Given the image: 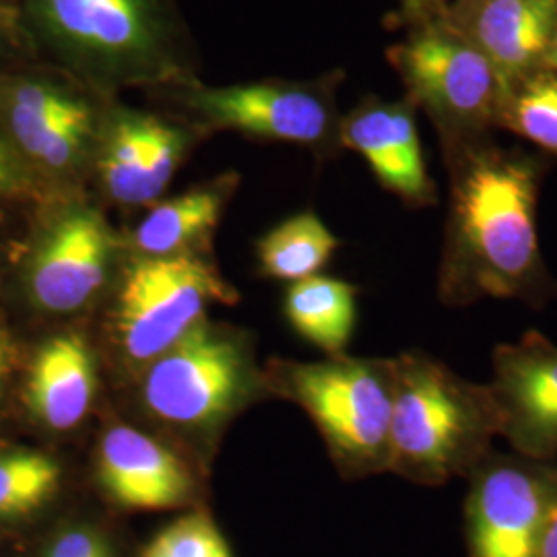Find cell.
<instances>
[{
    "label": "cell",
    "instance_id": "6da1fadb",
    "mask_svg": "<svg viewBox=\"0 0 557 557\" xmlns=\"http://www.w3.org/2000/svg\"><path fill=\"white\" fill-rule=\"evenodd\" d=\"M541 165L499 149H460L453 160L450 215L438 271V299L467 308L515 299L545 308L557 281L541 255Z\"/></svg>",
    "mask_w": 557,
    "mask_h": 557
},
{
    "label": "cell",
    "instance_id": "7a4b0ae2",
    "mask_svg": "<svg viewBox=\"0 0 557 557\" xmlns=\"http://www.w3.org/2000/svg\"><path fill=\"white\" fill-rule=\"evenodd\" d=\"M498 436V407L487 384L462 379L423 351L393 361L391 471L430 487L467 479Z\"/></svg>",
    "mask_w": 557,
    "mask_h": 557
},
{
    "label": "cell",
    "instance_id": "3957f363",
    "mask_svg": "<svg viewBox=\"0 0 557 557\" xmlns=\"http://www.w3.org/2000/svg\"><path fill=\"white\" fill-rule=\"evenodd\" d=\"M283 384L317 423L345 473L388 469L393 361L337 356L289 363L283 368Z\"/></svg>",
    "mask_w": 557,
    "mask_h": 557
},
{
    "label": "cell",
    "instance_id": "277c9868",
    "mask_svg": "<svg viewBox=\"0 0 557 557\" xmlns=\"http://www.w3.org/2000/svg\"><path fill=\"white\" fill-rule=\"evenodd\" d=\"M556 496V462L494 448L467 478L469 557H541Z\"/></svg>",
    "mask_w": 557,
    "mask_h": 557
},
{
    "label": "cell",
    "instance_id": "5b68a950",
    "mask_svg": "<svg viewBox=\"0 0 557 557\" xmlns=\"http://www.w3.org/2000/svg\"><path fill=\"white\" fill-rule=\"evenodd\" d=\"M227 299V285L197 257H143L126 271L116 298L120 349L135 363H151L199 326L211 304Z\"/></svg>",
    "mask_w": 557,
    "mask_h": 557
},
{
    "label": "cell",
    "instance_id": "8992f818",
    "mask_svg": "<svg viewBox=\"0 0 557 557\" xmlns=\"http://www.w3.org/2000/svg\"><path fill=\"white\" fill-rule=\"evenodd\" d=\"M246 384L238 345L200 322L147 366L143 403L161 421L197 428L232 413Z\"/></svg>",
    "mask_w": 557,
    "mask_h": 557
},
{
    "label": "cell",
    "instance_id": "52a82bcc",
    "mask_svg": "<svg viewBox=\"0 0 557 557\" xmlns=\"http://www.w3.org/2000/svg\"><path fill=\"white\" fill-rule=\"evenodd\" d=\"M411 91L455 128L499 120L508 96L487 57L455 25L428 27L395 52Z\"/></svg>",
    "mask_w": 557,
    "mask_h": 557
},
{
    "label": "cell",
    "instance_id": "ba28073f",
    "mask_svg": "<svg viewBox=\"0 0 557 557\" xmlns=\"http://www.w3.org/2000/svg\"><path fill=\"white\" fill-rule=\"evenodd\" d=\"M41 32L91 66L140 73L158 64L161 27L151 0H32Z\"/></svg>",
    "mask_w": 557,
    "mask_h": 557
},
{
    "label": "cell",
    "instance_id": "9c48e42d",
    "mask_svg": "<svg viewBox=\"0 0 557 557\" xmlns=\"http://www.w3.org/2000/svg\"><path fill=\"white\" fill-rule=\"evenodd\" d=\"M499 416V438L535 460L557 458V345L535 329L492 354L487 382Z\"/></svg>",
    "mask_w": 557,
    "mask_h": 557
},
{
    "label": "cell",
    "instance_id": "30bf717a",
    "mask_svg": "<svg viewBox=\"0 0 557 557\" xmlns=\"http://www.w3.org/2000/svg\"><path fill=\"white\" fill-rule=\"evenodd\" d=\"M112 255L114 238L98 211H64L46 230L29 260L32 299L48 312L79 310L103 287Z\"/></svg>",
    "mask_w": 557,
    "mask_h": 557
},
{
    "label": "cell",
    "instance_id": "8fae6325",
    "mask_svg": "<svg viewBox=\"0 0 557 557\" xmlns=\"http://www.w3.org/2000/svg\"><path fill=\"white\" fill-rule=\"evenodd\" d=\"M0 112L20 151L54 172L75 168L94 135L87 101L50 81L11 83L2 91Z\"/></svg>",
    "mask_w": 557,
    "mask_h": 557
},
{
    "label": "cell",
    "instance_id": "7c38bea8",
    "mask_svg": "<svg viewBox=\"0 0 557 557\" xmlns=\"http://www.w3.org/2000/svg\"><path fill=\"white\" fill-rule=\"evenodd\" d=\"M98 479L106 498L122 510H178L190 506L197 492L188 467L131 425H114L103 434Z\"/></svg>",
    "mask_w": 557,
    "mask_h": 557
},
{
    "label": "cell",
    "instance_id": "4fadbf2b",
    "mask_svg": "<svg viewBox=\"0 0 557 557\" xmlns=\"http://www.w3.org/2000/svg\"><path fill=\"white\" fill-rule=\"evenodd\" d=\"M458 27L510 91L535 73L557 27V0H462Z\"/></svg>",
    "mask_w": 557,
    "mask_h": 557
},
{
    "label": "cell",
    "instance_id": "5bb4252c",
    "mask_svg": "<svg viewBox=\"0 0 557 557\" xmlns=\"http://www.w3.org/2000/svg\"><path fill=\"white\" fill-rule=\"evenodd\" d=\"M193 106L218 126L267 139L319 143L331 124L326 103L317 94L285 85H246L202 89Z\"/></svg>",
    "mask_w": 557,
    "mask_h": 557
},
{
    "label": "cell",
    "instance_id": "9a60e30c",
    "mask_svg": "<svg viewBox=\"0 0 557 557\" xmlns=\"http://www.w3.org/2000/svg\"><path fill=\"white\" fill-rule=\"evenodd\" d=\"M343 143L368 161L380 184L409 205H432L436 186L423 158L418 124L405 106H370L341 128Z\"/></svg>",
    "mask_w": 557,
    "mask_h": 557
},
{
    "label": "cell",
    "instance_id": "2e32d148",
    "mask_svg": "<svg viewBox=\"0 0 557 557\" xmlns=\"http://www.w3.org/2000/svg\"><path fill=\"white\" fill-rule=\"evenodd\" d=\"M96 361L85 338L66 333L48 338L32 359L25 382L29 413L54 432L87 416L96 397Z\"/></svg>",
    "mask_w": 557,
    "mask_h": 557
},
{
    "label": "cell",
    "instance_id": "e0dca14e",
    "mask_svg": "<svg viewBox=\"0 0 557 557\" xmlns=\"http://www.w3.org/2000/svg\"><path fill=\"white\" fill-rule=\"evenodd\" d=\"M358 296V287L345 278H301L285 294V317L299 337L337 358L345 356L356 333Z\"/></svg>",
    "mask_w": 557,
    "mask_h": 557
},
{
    "label": "cell",
    "instance_id": "ac0fdd59",
    "mask_svg": "<svg viewBox=\"0 0 557 557\" xmlns=\"http://www.w3.org/2000/svg\"><path fill=\"white\" fill-rule=\"evenodd\" d=\"M218 190L200 188L158 205L133 234V244L143 257L188 255V246L207 236L220 221Z\"/></svg>",
    "mask_w": 557,
    "mask_h": 557
},
{
    "label": "cell",
    "instance_id": "d6986e66",
    "mask_svg": "<svg viewBox=\"0 0 557 557\" xmlns=\"http://www.w3.org/2000/svg\"><path fill=\"white\" fill-rule=\"evenodd\" d=\"M341 246L337 236L312 211L278 223L259 242L264 275L296 283L320 275Z\"/></svg>",
    "mask_w": 557,
    "mask_h": 557
},
{
    "label": "cell",
    "instance_id": "ffe728a7",
    "mask_svg": "<svg viewBox=\"0 0 557 557\" xmlns=\"http://www.w3.org/2000/svg\"><path fill=\"white\" fill-rule=\"evenodd\" d=\"M149 126V116L120 114L101 149V182L112 199L124 205H143L151 200L147 158Z\"/></svg>",
    "mask_w": 557,
    "mask_h": 557
},
{
    "label": "cell",
    "instance_id": "44dd1931",
    "mask_svg": "<svg viewBox=\"0 0 557 557\" xmlns=\"http://www.w3.org/2000/svg\"><path fill=\"white\" fill-rule=\"evenodd\" d=\"M59 462L41 453L0 455V527L40 515L60 490Z\"/></svg>",
    "mask_w": 557,
    "mask_h": 557
},
{
    "label": "cell",
    "instance_id": "7402d4cb",
    "mask_svg": "<svg viewBox=\"0 0 557 557\" xmlns=\"http://www.w3.org/2000/svg\"><path fill=\"white\" fill-rule=\"evenodd\" d=\"M499 120L557 158V75L535 71L508 91Z\"/></svg>",
    "mask_w": 557,
    "mask_h": 557
},
{
    "label": "cell",
    "instance_id": "603a6c76",
    "mask_svg": "<svg viewBox=\"0 0 557 557\" xmlns=\"http://www.w3.org/2000/svg\"><path fill=\"white\" fill-rule=\"evenodd\" d=\"M137 557H234V552L207 510H190L149 539Z\"/></svg>",
    "mask_w": 557,
    "mask_h": 557
},
{
    "label": "cell",
    "instance_id": "cb8c5ba5",
    "mask_svg": "<svg viewBox=\"0 0 557 557\" xmlns=\"http://www.w3.org/2000/svg\"><path fill=\"white\" fill-rule=\"evenodd\" d=\"M38 557H120V552L100 524L71 522L46 539Z\"/></svg>",
    "mask_w": 557,
    "mask_h": 557
},
{
    "label": "cell",
    "instance_id": "d4e9b609",
    "mask_svg": "<svg viewBox=\"0 0 557 557\" xmlns=\"http://www.w3.org/2000/svg\"><path fill=\"white\" fill-rule=\"evenodd\" d=\"M27 184V176L21 168L11 145L0 137V197L15 195Z\"/></svg>",
    "mask_w": 557,
    "mask_h": 557
},
{
    "label": "cell",
    "instance_id": "484cf974",
    "mask_svg": "<svg viewBox=\"0 0 557 557\" xmlns=\"http://www.w3.org/2000/svg\"><path fill=\"white\" fill-rule=\"evenodd\" d=\"M13 358H15V351H13V343H11V335L2 322L0 317V393H2V386L9 379L11 370H13Z\"/></svg>",
    "mask_w": 557,
    "mask_h": 557
},
{
    "label": "cell",
    "instance_id": "4316f807",
    "mask_svg": "<svg viewBox=\"0 0 557 557\" xmlns=\"http://www.w3.org/2000/svg\"><path fill=\"white\" fill-rule=\"evenodd\" d=\"M541 557H557V496L554 508H552V517H549V524H547Z\"/></svg>",
    "mask_w": 557,
    "mask_h": 557
},
{
    "label": "cell",
    "instance_id": "83f0119b",
    "mask_svg": "<svg viewBox=\"0 0 557 557\" xmlns=\"http://www.w3.org/2000/svg\"><path fill=\"white\" fill-rule=\"evenodd\" d=\"M543 64H545L547 69H552V71H557V27L556 32H554V38L549 41V48H547V52H545Z\"/></svg>",
    "mask_w": 557,
    "mask_h": 557
},
{
    "label": "cell",
    "instance_id": "f1b7e54d",
    "mask_svg": "<svg viewBox=\"0 0 557 557\" xmlns=\"http://www.w3.org/2000/svg\"><path fill=\"white\" fill-rule=\"evenodd\" d=\"M434 0H405V4H407V9H411V11H421V9H425L428 4H432Z\"/></svg>",
    "mask_w": 557,
    "mask_h": 557
}]
</instances>
